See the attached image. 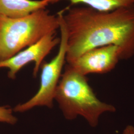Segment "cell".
Segmentation results:
<instances>
[{
  "label": "cell",
  "instance_id": "cell-2",
  "mask_svg": "<svg viewBox=\"0 0 134 134\" xmlns=\"http://www.w3.org/2000/svg\"><path fill=\"white\" fill-rule=\"evenodd\" d=\"M61 77L54 99L68 120H74L81 116L91 127H96L101 115L116 111L114 106L101 101L96 97L86 76L68 64Z\"/></svg>",
  "mask_w": 134,
  "mask_h": 134
},
{
  "label": "cell",
  "instance_id": "cell-3",
  "mask_svg": "<svg viewBox=\"0 0 134 134\" xmlns=\"http://www.w3.org/2000/svg\"><path fill=\"white\" fill-rule=\"evenodd\" d=\"M58 14L46 9L19 18L0 15V62L5 60L59 29Z\"/></svg>",
  "mask_w": 134,
  "mask_h": 134
},
{
  "label": "cell",
  "instance_id": "cell-4",
  "mask_svg": "<svg viewBox=\"0 0 134 134\" xmlns=\"http://www.w3.org/2000/svg\"><path fill=\"white\" fill-rule=\"evenodd\" d=\"M62 11L58 14L59 17L61 38L57 54L49 63H44L41 65L40 85L39 90L34 96L23 104H18L13 110L15 112H24L36 106L53 107L55 92L59 83L62 70L66 62L68 50V35L63 19Z\"/></svg>",
  "mask_w": 134,
  "mask_h": 134
},
{
  "label": "cell",
  "instance_id": "cell-8",
  "mask_svg": "<svg viewBox=\"0 0 134 134\" xmlns=\"http://www.w3.org/2000/svg\"><path fill=\"white\" fill-rule=\"evenodd\" d=\"M49 4L66 1L72 5L82 4L101 12H109L124 8L134 7V0H46Z\"/></svg>",
  "mask_w": 134,
  "mask_h": 134
},
{
  "label": "cell",
  "instance_id": "cell-1",
  "mask_svg": "<svg viewBox=\"0 0 134 134\" xmlns=\"http://www.w3.org/2000/svg\"><path fill=\"white\" fill-rule=\"evenodd\" d=\"M63 19L68 35L66 61L108 45L119 47L122 60L134 55V7L101 12L88 7L70 9Z\"/></svg>",
  "mask_w": 134,
  "mask_h": 134
},
{
  "label": "cell",
  "instance_id": "cell-7",
  "mask_svg": "<svg viewBox=\"0 0 134 134\" xmlns=\"http://www.w3.org/2000/svg\"><path fill=\"white\" fill-rule=\"evenodd\" d=\"M46 0H0V15L19 18L45 9Z\"/></svg>",
  "mask_w": 134,
  "mask_h": 134
},
{
  "label": "cell",
  "instance_id": "cell-9",
  "mask_svg": "<svg viewBox=\"0 0 134 134\" xmlns=\"http://www.w3.org/2000/svg\"><path fill=\"white\" fill-rule=\"evenodd\" d=\"M17 121L18 119L13 115V110L11 108L5 106H0V122L14 125Z\"/></svg>",
  "mask_w": 134,
  "mask_h": 134
},
{
  "label": "cell",
  "instance_id": "cell-6",
  "mask_svg": "<svg viewBox=\"0 0 134 134\" xmlns=\"http://www.w3.org/2000/svg\"><path fill=\"white\" fill-rule=\"evenodd\" d=\"M122 51L119 47L108 45L94 48L67 64L82 75L103 74L111 71L122 60Z\"/></svg>",
  "mask_w": 134,
  "mask_h": 134
},
{
  "label": "cell",
  "instance_id": "cell-10",
  "mask_svg": "<svg viewBox=\"0 0 134 134\" xmlns=\"http://www.w3.org/2000/svg\"><path fill=\"white\" fill-rule=\"evenodd\" d=\"M122 134H134V127L132 125H127L123 131Z\"/></svg>",
  "mask_w": 134,
  "mask_h": 134
},
{
  "label": "cell",
  "instance_id": "cell-5",
  "mask_svg": "<svg viewBox=\"0 0 134 134\" xmlns=\"http://www.w3.org/2000/svg\"><path fill=\"white\" fill-rule=\"evenodd\" d=\"M55 33L44 36L36 43L22 50L12 57L0 62V68L9 70L8 76L12 80L15 79L20 70L30 62H34L33 74L36 77L43 60L57 44L60 39L56 37Z\"/></svg>",
  "mask_w": 134,
  "mask_h": 134
}]
</instances>
